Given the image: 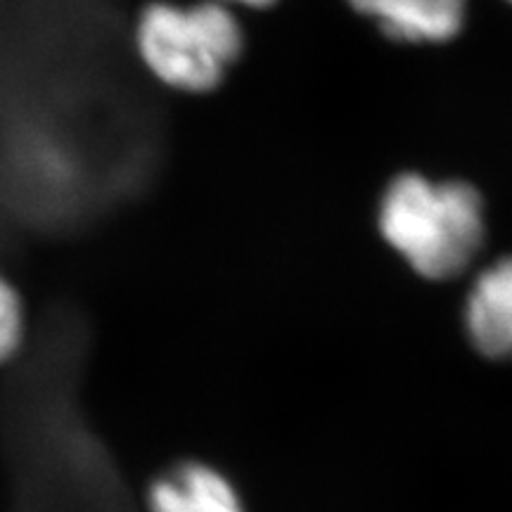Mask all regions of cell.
<instances>
[{
    "instance_id": "obj_1",
    "label": "cell",
    "mask_w": 512,
    "mask_h": 512,
    "mask_svg": "<svg viewBox=\"0 0 512 512\" xmlns=\"http://www.w3.org/2000/svg\"><path fill=\"white\" fill-rule=\"evenodd\" d=\"M375 230L382 245L430 285L465 283L489 259V204L465 178L399 171L377 197Z\"/></svg>"
},
{
    "instance_id": "obj_2",
    "label": "cell",
    "mask_w": 512,
    "mask_h": 512,
    "mask_svg": "<svg viewBox=\"0 0 512 512\" xmlns=\"http://www.w3.org/2000/svg\"><path fill=\"white\" fill-rule=\"evenodd\" d=\"M131 43L143 72L166 91L211 95L245 57L247 29L242 12L221 0H147Z\"/></svg>"
},
{
    "instance_id": "obj_3",
    "label": "cell",
    "mask_w": 512,
    "mask_h": 512,
    "mask_svg": "<svg viewBox=\"0 0 512 512\" xmlns=\"http://www.w3.org/2000/svg\"><path fill=\"white\" fill-rule=\"evenodd\" d=\"M460 325L479 358L512 363V252L489 256L465 280Z\"/></svg>"
},
{
    "instance_id": "obj_4",
    "label": "cell",
    "mask_w": 512,
    "mask_h": 512,
    "mask_svg": "<svg viewBox=\"0 0 512 512\" xmlns=\"http://www.w3.org/2000/svg\"><path fill=\"white\" fill-rule=\"evenodd\" d=\"M344 10L401 46H444L465 29L470 0H342Z\"/></svg>"
},
{
    "instance_id": "obj_5",
    "label": "cell",
    "mask_w": 512,
    "mask_h": 512,
    "mask_svg": "<svg viewBox=\"0 0 512 512\" xmlns=\"http://www.w3.org/2000/svg\"><path fill=\"white\" fill-rule=\"evenodd\" d=\"M147 512H247L238 486L219 467L188 460L152 479Z\"/></svg>"
},
{
    "instance_id": "obj_6",
    "label": "cell",
    "mask_w": 512,
    "mask_h": 512,
    "mask_svg": "<svg viewBox=\"0 0 512 512\" xmlns=\"http://www.w3.org/2000/svg\"><path fill=\"white\" fill-rule=\"evenodd\" d=\"M27 337V309L15 283L0 271V366L12 361Z\"/></svg>"
},
{
    "instance_id": "obj_7",
    "label": "cell",
    "mask_w": 512,
    "mask_h": 512,
    "mask_svg": "<svg viewBox=\"0 0 512 512\" xmlns=\"http://www.w3.org/2000/svg\"><path fill=\"white\" fill-rule=\"evenodd\" d=\"M221 3H226L233 10H238L245 15V12H268V10L278 8L283 0H221Z\"/></svg>"
},
{
    "instance_id": "obj_8",
    "label": "cell",
    "mask_w": 512,
    "mask_h": 512,
    "mask_svg": "<svg viewBox=\"0 0 512 512\" xmlns=\"http://www.w3.org/2000/svg\"><path fill=\"white\" fill-rule=\"evenodd\" d=\"M503 3H508V5H510V8H512V0H503Z\"/></svg>"
}]
</instances>
